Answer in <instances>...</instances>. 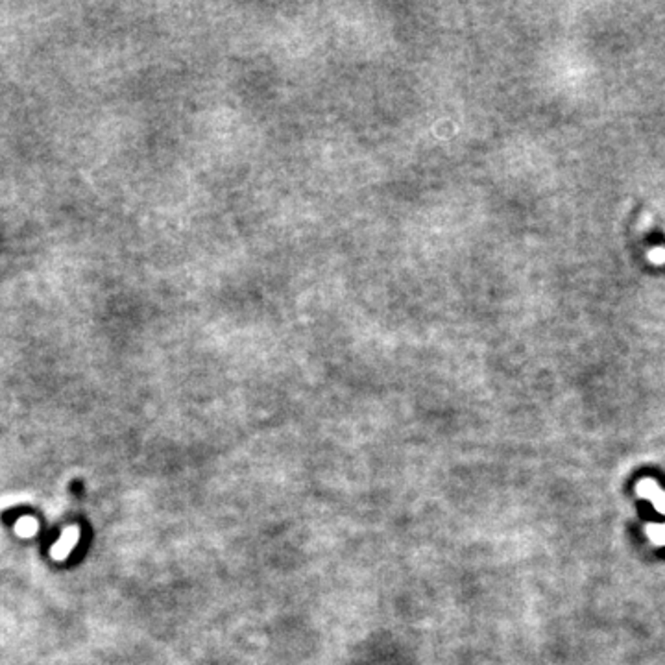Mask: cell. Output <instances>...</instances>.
I'll return each mask as SVG.
<instances>
[{"instance_id":"cell-1","label":"cell","mask_w":665,"mask_h":665,"mask_svg":"<svg viewBox=\"0 0 665 665\" xmlns=\"http://www.w3.org/2000/svg\"><path fill=\"white\" fill-rule=\"evenodd\" d=\"M78 538H80V528H78V527L67 528L65 534L61 536L60 542H56V544H54V547H52V556H54L56 560L65 558L67 554L71 553V549L76 545Z\"/></svg>"}]
</instances>
